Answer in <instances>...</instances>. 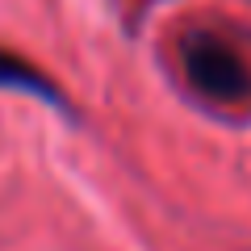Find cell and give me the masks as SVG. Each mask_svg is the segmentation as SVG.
<instances>
[{"instance_id": "1", "label": "cell", "mask_w": 251, "mask_h": 251, "mask_svg": "<svg viewBox=\"0 0 251 251\" xmlns=\"http://www.w3.org/2000/svg\"><path fill=\"white\" fill-rule=\"evenodd\" d=\"M184 72L214 100H243L251 92V75H247L243 54L214 34H193L184 42Z\"/></svg>"}, {"instance_id": "2", "label": "cell", "mask_w": 251, "mask_h": 251, "mask_svg": "<svg viewBox=\"0 0 251 251\" xmlns=\"http://www.w3.org/2000/svg\"><path fill=\"white\" fill-rule=\"evenodd\" d=\"M0 84H21V88L42 92V97H50V100H54V88H50V84H46L38 72H29L21 59H9V54H0Z\"/></svg>"}]
</instances>
